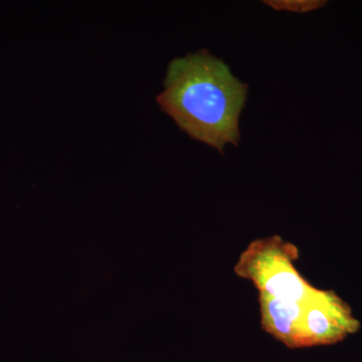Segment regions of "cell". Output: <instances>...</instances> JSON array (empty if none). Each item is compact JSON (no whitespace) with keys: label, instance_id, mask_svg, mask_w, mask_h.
I'll return each instance as SVG.
<instances>
[{"label":"cell","instance_id":"obj_1","mask_svg":"<svg viewBox=\"0 0 362 362\" xmlns=\"http://www.w3.org/2000/svg\"><path fill=\"white\" fill-rule=\"evenodd\" d=\"M163 85L157 103L183 132L221 154L228 145L238 146L249 86L225 62L206 49L175 59Z\"/></svg>","mask_w":362,"mask_h":362},{"label":"cell","instance_id":"obj_2","mask_svg":"<svg viewBox=\"0 0 362 362\" xmlns=\"http://www.w3.org/2000/svg\"><path fill=\"white\" fill-rule=\"evenodd\" d=\"M299 249L280 235L252 240L240 254L233 271L251 281L259 293L278 299L303 302L316 288L295 268Z\"/></svg>","mask_w":362,"mask_h":362},{"label":"cell","instance_id":"obj_4","mask_svg":"<svg viewBox=\"0 0 362 362\" xmlns=\"http://www.w3.org/2000/svg\"><path fill=\"white\" fill-rule=\"evenodd\" d=\"M262 328L289 349L308 347L305 337L303 302L287 301L259 293Z\"/></svg>","mask_w":362,"mask_h":362},{"label":"cell","instance_id":"obj_3","mask_svg":"<svg viewBox=\"0 0 362 362\" xmlns=\"http://www.w3.org/2000/svg\"><path fill=\"white\" fill-rule=\"evenodd\" d=\"M302 320L308 347L335 344L361 326L347 302L332 290L318 288L304 300Z\"/></svg>","mask_w":362,"mask_h":362},{"label":"cell","instance_id":"obj_5","mask_svg":"<svg viewBox=\"0 0 362 362\" xmlns=\"http://www.w3.org/2000/svg\"><path fill=\"white\" fill-rule=\"evenodd\" d=\"M264 4L277 11L306 13L325 6L327 1H323V0H267V1H264Z\"/></svg>","mask_w":362,"mask_h":362}]
</instances>
